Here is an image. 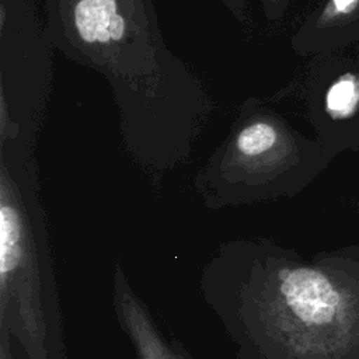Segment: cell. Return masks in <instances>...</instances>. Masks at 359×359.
<instances>
[{"instance_id":"7","label":"cell","mask_w":359,"mask_h":359,"mask_svg":"<svg viewBox=\"0 0 359 359\" xmlns=\"http://www.w3.org/2000/svg\"><path fill=\"white\" fill-rule=\"evenodd\" d=\"M358 0H330L324 11L320 14L317 25H324L327 24L331 18L337 17L338 14H345L351 11Z\"/></svg>"},{"instance_id":"1","label":"cell","mask_w":359,"mask_h":359,"mask_svg":"<svg viewBox=\"0 0 359 359\" xmlns=\"http://www.w3.org/2000/svg\"><path fill=\"white\" fill-rule=\"evenodd\" d=\"M45 15L55 49L108 80L137 161L156 170L182 161L212 107L165 46L153 0H45Z\"/></svg>"},{"instance_id":"2","label":"cell","mask_w":359,"mask_h":359,"mask_svg":"<svg viewBox=\"0 0 359 359\" xmlns=\"http://www.w3.org/2000/svg\"><path fill=\"white\" fill-rule=\"evenodd\" d=\"M0 325L27 359H63L56 280L35 157L0 158Z\"/></svg>"},{"instance_id":"5","label":"cell","mask_w":359,"mask_h":359,"mask_svg":"<svg viewBox=\"0 0 359 359\" xmlns=\"http://www.w3.org/2000/svg\"><path fill=\"white\" fill-rule=\"evenodd\" d=\"M112 303L118 323L130 341L137 359H191L174 339L160 330L146 303L133 292L121 268L114 275Z\"/></svg>"},{"instance_id":"3","label":"cell","mask_w":359,"mask_h":359,"mask_svg":"<svg viewBox=\"0 0 359 359\" xmlns=\"http://www.w3.org/2000/svg\"><path fill=\"white\" fill-rule=\"evenodd\" d=\"M299 160L297 140L287 125L273 109L251 97L198 171L195 189L212 209L262 202L280 192Z\"/></svg>"},{"instance_id":"4","label":"cell","mask_w":359,"mask_h":359,"mask_svg":"<svg viewBox=\"0 0 359 359\" xmlns=\"http://www.w3.org/2000/svg\"><path fill=\"white\" fill-rule=\"evenodd\" d=\"M53 49L32 0H0V158L35 157Z\"/></svg>"},{"instance_id":"6","label":"cell","mask_w":359,"mask_h":359,"mask_svg":"<svg viewBox=\"0 0 359 359\" xmlns=\"http://www.w3.org/2000/svg\"><path fill=\"white\" fill-rule=\"evenodd\" d=\"M359 100V90L353 80L344 77L335 81L327 91L325 105L332 116H346L353 111Z\"/></svg>"}]
</instances>
